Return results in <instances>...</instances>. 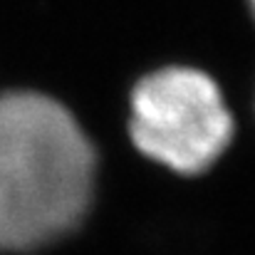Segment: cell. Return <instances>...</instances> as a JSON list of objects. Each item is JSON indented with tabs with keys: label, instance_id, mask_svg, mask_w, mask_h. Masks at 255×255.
Returning a JSON list of instances; mask_svg holds the SVG:
<instances>
[{
	"label": "cell",
	"instance_id": "1",
	"mask_svg": "<svg viewBox=\"0 0 255 255\" xmlns=\"http://www.w3.org/2000/svg\"><path fill=\"white\" fill-rule=\"evenodd\" d=\"M97 154L70 109L40 92L0 94V253L72 233L87 216Z\"/></svg>",
	"mask_w": 255,
	"mask_h": 255
},
{
	"label": "cell",
	"instance_id": "2",
	"mask_svg": "<svg viewBox=\"0 0 255 255\" xmlns=\"http://www.w3.org/2000/svg\"><path fill=\"white\" fill-rule=\"evenodd\" d=\"M236 119L218 82L196 67H164L131 92L129 136L166 169L198 176L231 146Z\"/></svg>",
	"mask_w": 255,
	"mask_h": 255
},
{
	"label": "cell",
	"instance_id": "3",
	"mask_svg": "<svg viewBox=\"0 0 255 255\" xmlns=\"http://www.w3.org/2000/svg\"><path fill=\"white\" fill-rule=\"evenodd\" d=\"M248 7H251V15H253V20H255V0H248Z\"/></svg>",
	"mask_w": 255,
	"mask_h": 255
}]
</instances>
